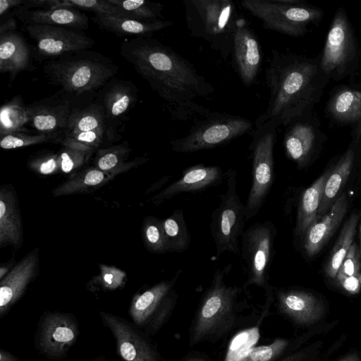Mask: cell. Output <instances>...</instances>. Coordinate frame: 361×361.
<instances>
[{
  "label": "cell",
  "instance_id": "obj_24",
  "mask_svg": "<svg viewBox=\"0 0 361 361\" xmlns=\"http://www.w3.org/2000/svg\"><path fill=\"white\" fill-rule=\"evenodd\" d=\"M328 116L335 122L361 128V90L341 86L334 90L326 106Z\"/></svg>",
  "mask_w": 361,
  "mask_h": 361
},
{
  "label": "cell",
  "instance_id": "obj_3",
  "mask_svg": "<svg viewBox=\"0 0 361 361\" xmlns=\"http://www.w3.org/2000/svg\"><path fill=\"white\" fill-rule=\"evenodd\" d=\"M117 71L110 59L87 49L63 54L49 59L43 68L51 85L78 94L107 85Z\"/></svg>",
  "mask_w": 361,
  "mask_h": 361
},
{
  "label": "cell",
  "instance_id": "obj_49",
  "mask_svg": "<svg viewBox=\"0 0 361 361\" xmlns=\"http://www.w3.org/2000/svg\"><path fill=\"white\" fill-rule=\"evenodd\" d=\"M22 0H1L0 15L3 16L12 8H18L24 4Z\"/></svg>",
  "mask_w": 361,
  "mask_h": 361
},
{
  "label": "cell",
  "instance_id": "obj_9",
  "mask_svg": "<svg viewBox=\"0 0 361 361\" xmlns=\"http://www.w3.org/2000/svg\"><path fill=\"white\" fill-rule=\"evenodd\" d=\"M320 58L324 73L340 80L353 74L361 60V47L343 8L335 13Z\"/></svg>",
  "mask_w": 361,
  "mask_h": 361
},
{
  "label": "cell",
  "instance_id": "obj_54",
  "mask_svg": "<svg viewBox=\"0 0 361 361\" xmlns=\"http://www.w3.org/2000/svg\"><path fill=\"white\" fill-rule=\"evenodd\" d=\"M92 361H106V360L104 355H99L95 357Z\"/></svg>",
  "mask_w": 361,
  "mask_h": 361
},
{
  "label": "cell",
  "instance_id": "obj_28",
  "mask_svg": "<svg viewBox=\"0 0 361 361\" xmlns=\"http://www.w3.org/2000/svg\"><path fill=\"white\" fill-rule=\"evenodd\" d=\"M92 20L101 29L118 37L133 35L152 37L153 32L165 29L173 24V22L170 20L145 22L123 16H111L97 13H95Z\"/></svg>",
  "mask_w": 361,
  "mask_h": 361
},
{
  "label": "cell",
  "instance_id": "obj_40",
  "mask_svg": "<svg viewBox=\"0 0 361 361\" xmlns=\"http://www.w3.org/2000/svg\"><path fill=\"white\" fill-rule=\"evenodd\" d=\"M59 8H77L97 14L128 18L122 9L111 4L109 0H60Z\"/></svg>",
  "mask_w": 361,
  "mask_h": 361
},
{
  "label": "cell",
  "instance_id": "obj_46",
  "mask_svg": "<svg viewBox=\"0 0 361 361\" xmlns=\"http://www.w3.org/2000/svg\"><path fill=\"white\" fill-rule=\"evenodd\" d=\"M125 272L114 267H104L97 282L104 290H115L124 285Z\"/></svg>",
  "mask_w": 361,
  "mask_h": 361
},
{
  "label": "cell",
  "instance_id": "obj_2",
  "mask_svg": "<svg viewBox=\"0 0 361 361\" xmlns=\"http://www.w3.org/2000/svg\"><path fill=\"white\" fill-rule=\"evenodd\" d=\"M265 79L270 97L255 125L271 122L277 128L312 113L329 80L319 57L276 50L271 51Z\"/></svg>",
  "mask_w": 361,
  "mask_h": 361
},
{
  "label": "cell",
  "instance_id": "obj_11",
  "mask_svg": "<svg viewBox=\"0 0 361 361\" xmlns=\"http://www.w3.org/2000/svg\"><path fill=\"white\" fill-rule=\"evenodd\" d=\"M276 228L270 221L252 224L241 235V257L247 274L244 286L255 285L269 294V269L274 256Z\"/></svg>",
  "mask_w": 361,
  "mask_h": 361
},
{
  "label": "cell",
  "instance_id": "obj_41",
  "mask_svg": "<svg viewBox=\"0 0 361 361\" xmlns=\"http://www.w3.org/2000/svg\"><path fill=\"white\" fill-rule=\"evenodd\" d=\"M143 236L149 251L159 254L167 252L161 220L148 216L144 221Z\"/></svg>",
  "mask_w": 361,
  "mask_h": 361
},
{
  "label": "cell",
  "instance_id": "obj_32",
  "mask_svg": "<svg viewBox=\"0 0 361 361\" xmlns=\"http://www.w3.org/2000/svg\"><path fill=\"white\" fill-rule=\"evenodd\" d=\"M358 219V215L353 214L341 231L325 267L326 275L331 279H336L340 266L353 243Z\"/></svg>",
  "mask_w": 361,
  "mask_h": 361
},
{
  "label": "cell",
  "instance_id": "obj_47",
  "mask_svg": "<svg viewBox=\"0 0 361 361\" xmlns=\"http://www.w3.org/2000/svg\"><path fill=\"white\" fill-rule=\"evenodd\" d=\"M32 167L42 174H50L60 168L59 154H48L33 160Z\"/></svg>",
  "mask_w": 361,
  "mask_h": 361
},
{
  "label": "cell",
  "instance_id": "obj_26",
  "mask_svg": "<svg viewBox=\"0 0 361 361\" xmlns=\"http://www.w3.org/2000/svg\"><path fill=\"white\" fill-rule=\"evenodd\" d=\"M23 240L22 220L14 190L4 185L0 190V245L20 246Z\"/></svg>",
  "mask_w": 361,
  "mask_h": 361
},
{
  "label": "cell",
  "instance_id": "obj_55",
  "mask_svg": "<svg viewBox=\"0 0 361 361\" xmlns=\"http://www.w3.org/2000/svg\"><path fill=\"white\" fill-rule=\"evenodd\" d=\"M359 250H360V254L361 256V225L360 227V247H359Z\"/></svg>",
  "mask_w": 361,
  "mask_h": 361
},
{
  "label": "cell",
  "instance_id": "obj_13",
  "mask_svg": "<svg viewBox=\"0 0 361 361\" xmlns=\"http://www.w3.org/2000/svg\"><path fill=\"white\" fill-rule=\"evenodd\" d=\"M182 272L178 269L170 280L161 281L133 298L129 317L147 335L155 334L163 324L175 302L176 294L173 288Z\"/></svg>",
  "mask_w": 361,
  "mask_h": 361
},
{
  "label": "cell",
  "instance_id": "obj_30",
  "mask_svg": "<svg viewBox=\"0 0 361 361\" xmlns=\"http://www.w3.org/2000/svg\"><path fill=\"white\" fill-rule=\"evenodd\" d=\"M331 171L325 172L302 194L298 203L295 232L302 235L317 217L323 191Z\"/></svg>",
  "mask_w": 361,
  "mask_h": 361
},
{
  "label": "cell",
  "instance_id": "obj_39",
  "mask_svg": "<svg viewBox=\"0 0 361 361\" xmlns=\"http://www.w3.org/2000/svg\"><path fill=\"white\" fill-rule=\"evenodd\" d=\"M105 127L96 130L64 135L61 142L64 147L91 152L102 143Z\"/></svg>",
  "mask_w": 361,
  "mask_h": 361
},
{
  "label": "cell",
  "instance_id": "obj_56",
  "mask_svg": "<svg viewBox=\"0 0 361 361\" xmlns=\"http://www.w3.org/2000/svg\"><path fill=\"white\" fill-rule=\"evenodd\" d=\"M186 361H204V360H200V359H190V360H188Z\"/></svg>",
  "mask_w": 361,
  "mask_h": 361
},
{
  "label": "cell",
  "instance_id": "obj_16",
  "mask_svg": "<svg viewBox=\"0 0 361 361\" xmlns=\"http://www.w3.org/2000/svg\"><path fill=\"white\" fill-rule=\"evenodd\" d=\"M324 136L318 118L313 112L293 120L286 126L283 137L287 157L298 167L305 166Z\"/></svg>",
  "mask_w": 361,
  "mask_h": 361
},
{
  "label": "cell",
  "instance_id": "obj_48",
  "mask_svg": "<svg viewBox=\"0 0 361 361\" xmlns=\"http://www.w3.org/2000/svg\"><path fill=\"white\" fill-rule=\"evenodd\" d=\"M340 286L350 294H357L361 290V272L351 276H336Z\"/></svg>",
  "mask_w": 361,
  "mask_h": 361
},
{
  "label": "cell",
  "instance_id": "obj_7",
  "mask_svg": "<svg viewBox=\"0 0 361 361\" xmlns=\"http://www.w3.org/2000/svg\"><path fill=\"white\" fill-rule=\"evenodd\" d=\"M252 122L240 116L210 112L195 121L188 133L173 139L172 149L179 153H191L212 149L250 133Z\"/></svg>",
  "mask_w": 361,
  "mask_h": 361
},
{
  "label": "cell",
  "instance_id": "obj_34",
  "mask_svg": "<svg viewBox=\"0 0 361 361\" xmlns=\"http://www.w3.org/2000/svg\"><path fill=\"white\" fill-rule=\"evenodd\" d=\"M102 127H105L104 108L99 104H92L82 109H72L64 135L93 130Z\"/></svg>",
  "mask_w": 361,
  "mask_h": 361
},
{
  "label": "cell",
  "instance_id": "obj_1",
  "mask_svg": "<svg viewBox=\"0 0 361 361\" xmlns=\"http://www.w3.org/2000/svg\"><path fill=\"white\" fill-rule=\"evenodd\" d=\"M121 54L166 103L174 119L197 120L211 111L197 103L214 92L189 61L152 37L121 44Z\"/></svg>",
  "mask_w": 361,
  "mask_h": 361
},
{
  "label": "cell",
  "instance_id": "obj_45",
  "mask_svg": "<svg viewBox=\"0 0 361 361\" xmlns=\"http://www.w3.org/2000/svg\"><path fill=\"white\" fill-rule=\"evenodd\" d=\"M360 257L357 243H353L340 266L336 276H351L360 272Z\"/></svg>",
  "mask_w": 361,
  "mask_h": 361
},
{
  "label": "cell",
  "instance_id": "obj_27",
  "mask_svg": "<svg viewBox=\"0 0 361 361\" xmlns=\"http://www.w3.org/2000/svg\"><path fill=\"white\" fill-rule=\"evenodd\" d=\"M30 59V48L21 34L11 31L0 35V71L9 73L11 81L29 69Z\"/></svg>",
  "mask_w": 361,
  "mask_h": 361
},
{
  "label": "cell",
  "instance_id": "obj_51",
  "mask_svg": "<svg viewBox=\"0 0 361 361\" xmlns=\"http://www.w3.org/2000/svg\"><path fill=\"white\" fill-rule=\"evenodd\" d=\"M0 361H21L17 356L4 349H0Z\"/></svg>",
  "mask_w": 361,
  "mask_h": 361
},
{
  "label": "cell",
  "instance_id": "obj_37",
  "mask_svg": "<svg viewBox=\"0 0 361 361\" xmlns=\"http://www.w3.org/2000/svg\"><path fill=\"white\" fill-rule=\"evenodd\" d=\"M64 133H40L27 135L22 132L13 133L2 136L0 146L4 149L19 148L48 142H62Z\"/></svg>",
  "mask_w": 361,
  "mask_h": 361
},
{
  "label": "cell",
  "instance_id": "obj_15",
  "mask_svg": "<svg viewBox=\"0 0 361 361\" xmlns=\"http://www.w3.org/2000/svg\"><path fill=\"white\" fill-rule=\"evenodd\" d=\"M25 30L35 44L37 55L42 59H51L63 54L85 50L94 40L65 27L48 25H25Z\"/></svg>",
  "mask_w": 361,
  "mask_h": 361
},
{
  "label": "cell",
  "instance_id": "obj_20",
  "mask_svg": "<svg viewBox=\"0 0 361 361\" xmlns=\"http://www.w3.org/2000/svg\"><path fill=\"white\" fill-rule=\"evenodd\" d=\"M348 207L346 194L338 197L329 210L303 233L302 247L308 257L317 254L342 221Z\"/></svg>",
  "mask_w": 361,
  "mask_h": 361
},
{
  "label": "cell",
  "instance_id": "obj_52",
  "mask_svg": "<svg viewBox=\"0 0 361 361\" xmlns=\"http://www.w3.org/2000/svg\"><path fill=\"white\" fill-rule=\"evenodd\" d=\"M304 356H305L304 353L299 352V353L292 354V355L283 358L281 361H300L303 358Z\"/></svg>",
  "mask_w": 361,
  "mask_h": 361
},
{
  "label": "cell",
  "instance_id": "obj_42",
  "mask_svg": "<svg viewBox=\"0 0 361 361\" xmlns=\"http://www.w3.org/2000/svg\"><path fill=\"white\" fill-rule=\"evenodd\" d=\"M130 152L128 145L124 143L101 149L98 152L97 168L104 172H112L123 166V161Z\"/></svg>",
  "mask_w": 361,
  "mask_h": 361
},
{
  "label": "cell",
  "instance_id": "obj_35",
  "mask_svg": "<svg viewBox=\"0 0 361 361\" xmlns=\"http://www.w3.org/2000/svg\"><path fill=\"white\" fill-rule=\"evenodd\" d=\"M122 9L128 18L145 22L162 20L164 5L144 0H109Z\"/></svg>",
  "mask_w": 361,
  "mask_h": 361
},
{
  "label": "cell",
  "instance_id": "obj_53",
  "mask_svg": "<svg viewBox=\"0 0 361 361\" xmlns=\"http://www.w3.org/2000/svg\"><path fill=\"white\" fill-rule=\"evenodd\" d=\"M338 361H361L360 356L355 353L348 354Z\"/></svg>",
  "mask_w": 361,
  "mask_h": 361
},
{
  "label": "cell",
  "instance_id": "obj_10",
  "mask_svg": "<svg viewBox=\"0 0 361 361\" xmlns=\"http://www.w3.org/2000/svg\"><path fill=\"white\" fill-rule=\"evenodd\" d=\"M237 173L225 171L226 191L219 195L220 203L211 215L209 229L216 247V257L228 252L238 255V238L245 226V205L237 193Z\"/></svg>",
  "mask_w": 361,
  "mask_h": 361
},
{
  "label": "cell",
  "instance_id": "obj_43",
  "mask_svg": "<svg viewBox=\"0 0 361 361\" xmlns=\"http://www.w3.org/2000/svg\"><path fill=\"white\" fill-rule=\"evenodd\" d=\"M288 341L277 338L267 345L253 347L240 361H273L286 348Z\"/></svg>",
  "mask_w": 361,
  "mask_h": 361
},
{
  "label": "cell",
  "instance_id": "obj_22",
  "mask_svg": "<svg viewBox=\"0 0 361 361\" xmlns=\"http://www.w3.org/2000/svg\"><path fill=\"white\" fill-rule=\"evenodd\" d=\"M279 310L297 324L310 325L324 315L322 302L311 293L300 290H280L277 292Z\"/></svg>",
  "mask_w": 361,
  "mask_h": 361
},
{
  "label": "cell",
  "instance_id": "obj_33",
  "mask_svg": "<svg viewBox=\"0 0 361 361\" xmlns=\"http://www.w3.org/2000/svg\"><path fill=\"white\" fill-rule=\"evenodd\" d=\"M30 123L27 106L25 105L22 98L14 97L4 104L0 111V135L21 132L25 126Z\"/></svg>",
  "mask_w": 361,
  "mask_h": 361
},
{
  "label": "cell",
  "instance_id": "obj_5",
  "mask_svg": "<svg viewBox=\"0 0 361 361\" xmlns=\"http://www.w3.org/2000/svg\"><path fill=\"white\" fill-rule=\"evenodd\" d=\"M229 264L216 269L212 283L199 306L191 335V343H197L227 329L233 319L236 299L241 289L225 283L231 270Z\"/></svg>",
  "mask_w": 361,
  "mask_h": 361
},
{
  "label": "cell",
  "instance_id": "obj_38",
  "mask_svg": "<svg viewBox=\"0 0 361 361\" xmlns=\"http://www.w3.org/2000/svg\"><path fill=\"white\" fill-rule=\"evenodd\" d=\"M259 337L257 327L237 334L231 340L224 361H240L255 347Z\"/></svg>",
  "mask_w": 361,
  "mask_h": 361
},
{
  "label": "cell",
  "instance_id": "obj_6",
  "mask_svg": "<svg viewBox=\"0 0 361 361\" xmlns=\"http://www.w3.org/2000/svg\"><path fill=\"white\" fill-rule=\"evenodd\" d=\"M240 5L265 29L293 37L304 36L324 16L321 8L300 0H243Z\"/></svg>",
  "mask_w": 361,
  "mask_h": 361
},
{
  "label": "cell",
  "instance_id": "obj_44",
  "mask_svg": "<svg viewBox=\"0 0 361 361\" xmlns=\"http://www.w3.org/2000/svg\"><path fill=\"white\" fill-rule=\"evenodd\" d=\"M91 152L64 147L60 157V169L64 173H70L82 165Z\"/></svg>",
  "mask_w": 361,
  "mask_h": 361
},
{
  "label": "cell",
  "instance_id": "obj_31",
  "mask_svg": "<svg viewBox=\"0 0 361 361\" xmlns=\"http://www.w3.org/2000/svg\"><path fill=\"white\" fill-rule=\"evenodd\" d=\"M167 252H183L190 245L191 238L183 210L176 209L161 220Z\"/></svg>",
  "mask_w": 361,
  "mask_h": 361
},
{
  "label": "cell",
  "instance_id": "obj_12",
  "mask_svg": "<svg viewBox=\"0 0 361 361\" xmlns=\"http://www.w3.org/2000/svg\"><path fill=\"white\" fill-rule=\"evenodd\" d=\"M80 334L75 316L59 311H45L40 316L35 334V348L49 360L65 359Z\"/></svg>",
  "mask_w": 361,
  "mask_h": 361
},
{
  "label": "cell",
  "instance_id": "obj_23",
  "mask_svg": "<svg viewBox=\"0 0 361 361\" xmlns=\"http://www.w3.org/2000/svg\"><path fill=\"white\" fill-rule=\"evenodd\" d=\"M13 14L25 25H48L87 29V16L74 8H27L20 6Z\"/></svg>",
  "mask_w": 361,
  "mask_h": 361
},
{
  "label": "cell",
  "instance_id": "obj_25",
  "mask_svg": "<svg viewBox=\"0 0 361 361\" xmlns=\"http://www.w3.org/2000/svg\"><path fill=\"white\" fill-rule=\"evenodd\" d=\"M351 135V146L334 165L326 182L317 219L322 217L329 210L336 200V197L350 174L355 157L354 146L357 137L361 136V129H352Z\"/></svg>",
  "mask_w": 361,
  "mask_h": 361
},
{
  "label": "cell",
  "instance_id": "obj_4",
  "mask_svg": "<svg viewBox=\"0 0 361 361\" xmlns=\"http://www.w3.org/2000/svg\"><path fill=\"white\" fill-rule=\"evenodd\" d=\"M187 29L226 60L232 55L239 16L232 0H183Z\"/></svg>",
  "mask_w": 361,
  "mask_h": 361
},
{
  "label": "cell",
  "instance_id": "obj_36",
  "mask_svg": "<svg viewBox=\"0 0 361 361\" xmlns=\"http://www.w3.org/2000/svg\"><path fill=\"white\" fill-rule=\"evenodd\" d=\"M107 173L97 168H90L58 186L53 191L55 196L69 195L95 188L107 180Z\"/></svg>",
  "mask_w": 361,
  "mask_h": 361
},
{
  "label": "cell",
  "instance_id": "obj_17",
  "mask_svg": "<svg viewBox=\"0 0 361 361\" xmlns=\"http://www.w3.org/2000/svg\"><path fill=\"white\" fill-rule=\"evenodd\" d=\"M233 62L245 86L257 80L262 63V52L258 38L248 22L239 16L236 21L232 51Z\"/></svg>",
  "mask_w": 361,
  "mask_h": 361
},
{
  "label": "cell",
  "instance_id": "obj_50",
  "mask_svg": "<svg viewBox=\"0 0 361 361\" xmlns=\"http://www.w3.org/2000/svg\"><path fill=\"white\" fill-rule=\"evenodd\" d=\"M16 27V21L12 17L8 18L4 23H1L0 27V35L4 33L14 31Z\"/></svg>",
  "mask_w": 361,
  "mask_h": 361
},
{
  "label": "cell",
  "instance_id": "obj_29",
  "mask_svg": "<svg viewBox=\"0 0 361 361\" xmlns=\"http://www.w3.org/2000/svg\"><path fill=\"white\" fill-rule=\"evenodd\" d=\"M103 99L106 121L118 119L133 106L137 100V90L130 81L111 79Z\"/></svg>",
  "mask_w": 361,
  "mask_h": 361
},
{
  "label": "cell",
  "instance_id": "obj_19",
  "mask_svg": "<svg viewBox=\"0 0 361 361\" xmlns=\"http://www.w3.org/2000/svg\"><path fill=\"white\" fill-rule=\"evenodd\" d=\"M225 179V172L219 166L202 164L186 168L181 177L152 197L159 204L182 192H199L220 184Z\"/></svg>",
  "mask_w": 361,
  "mask_h": 361
},
{
  "label": "cell",
  "instance_id": "obj_21",
  "mask_svg": "<svg viewBox=\"0 0 361 361\" xmlns=\"http://www.w3.org/2000/svg\"><path fill=\"white\" fill-rule=\"evenodd\" d=\"M30 123L41 133H64L72 111L68 102L48 97L27 106Z\"/></svg>",
  "mask_w": 361,
  "mask_h": 361
},
{
  "label": "cell",
  "instance_id": "obj_14",
  "mask_svg": "<svg viewBox=\"0 0 361 361\" xmlns=\"http://www.w3.org/2000/svg\"><path fill=\"white\" fill-rule=\"evenodd\" d=\"M99 317L114 337L117 355L123 361H160L147 334L132 322L105 311L99 312Z\"/></svg>",
  "mask_w": 361,
  "mask_h": 361
},
{
  "label": "cell",
  "instance_id": "obj_8",
  "mask_svg": "<svg viewBox=\"0 0 361 361\" xmlns=\"http://www.w3.org/2000/svg\"><path fill=\"white\" fill-rule=\"evenodd\" d=\"M255 126L249 146L252 157V185L245 204L246 221L259 213L275 178L274 149L277 127L271 122Z\"/></svg>",
  "mask_w": 361,
  "mask_h": 361
},
{
  "label": "cell",
  "instance_id": "obj_18",
  "mask_svg": "<svg viewBox=\"0 0 361 361\" xmlns=\"http://www.w3.org/2000/svg\"><path fill=\"white\" fill-rule=\"evenodd\" d=\"M39 264L38 248L25 255L0 283V319L21 298L35 278Z\"/></svg>",
  "mask_w": 361,
  "mask_h": 361
}]
</instances>
